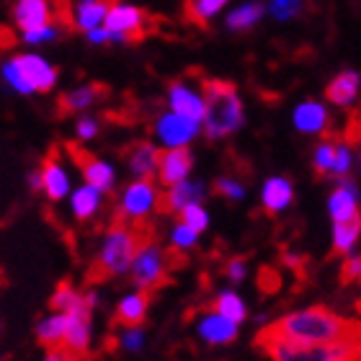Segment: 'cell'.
Returning a JSON list of instances; mask_svg holds the SVG:
<instances>
[{
    "label": "cell",
    "instance_id": "cell-30",
    "mask_svg": "<svg viewBox=\"0 0 361 361\" xmlns=\"http://www.w3.org/2000/svg\"><path fill=\"white\" fill-rule=\"evenodd\" d=\"M98 98H101L98 85H75V88H70L68 93L62 96V106H65V111L80 114L96 104Z\"/></svg>",
    "mask_w": 361,
    "mask_h": 361
},
{
    "label": "cell",
    "instance_id": "cell-29",
    "mask_svg": "<svg viewBox=\"0 0 361 361\" xmlns=\"http://www.w3.org/2000/svg\"><path fill=\"white\" fill-rule=\"evenodd\" d=\"M49 310L54 312H83V310H90L88 302H85V294L78 292L75 286L68 284V281H62L54 294L49 297ZM93 312V310H90Z\"/></svg>",
    "mask_w": 361,
    "mask_h": 361
},
{
    "label": "cell",
    "instance_id": "cell-40",
    "mask_svg": "<svg viewBox=\"0 0 361 361\" xmlns=\"http://www.w3.org/2000/svg\"><path fill=\"white\" fill-rule=\"evenodd\" d=\"M101 132V124H98L96 116H90V114H80L75 121V137L80 140V142H88V140H93V137Z\"/></svg>",
    "mask_w": 361,
    "mask_h": 361
},
{
    "label": "cell",
    "instance_id": "cell-7",
    "mask_svg": "<svg viewBox=\"0 0 361 361\" xmlns=\"http://www.w3.org/2000/svg\"><path fill=\"white\" fill-rule=\"evenodd\" d=\"M158 207H163V196H160L158 186L150 178H135L119 196V219L129 222V225H140L145 219L155 214Z\"/></svg>",
    "mask_w": 361,
    "mask_h": 361
},
{
    "label": "cell",
    "instance_id": "cell-34",
    "mask_svg": "<svg viewBox=\"0 0 361 361\" xmlns=\"http://www.w3.org/2000/svg\"><path fill=\"white\" fill-rule=\"evenodd\" d=\"M199 235L194 227H188L183 219H178L173 227H171V235H168V240H171V248L180 250V253H186V250H194L196 243H199Z\"/></svg>",
    "mask_w": 361,
    "mask_h": 361
},
{
    "label": "cell",
    "instance_id": "cell-44",
    "mask_svg": "<svg viewBox=\"0 0 361 361\" xmlns=\"http://www.w3.org/2000/svg\"><path fill=\"white\" fill-rule=\"evenodd\" d=\"M44 361H78V354H73L68 346H54L47 348Z\"/></svg>",
    "mask_w": 361,
    "mask_h": 361
},
{
    "label": "cell",
    "instance_id": "cell-28",
    "mask_svg": "<svg viewBox=\"0 0 361 361\" xmlns=\"http://www.w3.org/2000/svg\"><path fill=\"white\" fill-rule=\"evenodd\" d=\"M212 307L217 310V312H222L225 317H230L238 325H243L248 320V302L243 300V294L238 289H222V292H217Z\"/></svg>",
    "mask_w": 361,
    "mask_h": 361
},
{
    "label": "cell",
    "instance_id": "cell-25",
    "mask_svg": "<svg viewBox=\"0 0 361 361\" xmlns=\"http://www.w3.org/2000/svg\"><path fill=\"white\" fill-rule=\"evenodd\" d=\"M68 315H70V325H68V336H65V346L78 356L88 354L90 338H93L90 310H83V312H68Z\"/></svg>",
    "mask_w": 361,
    "mask_h": 361
},
{
    "label": "cell",
    "instance_id": "cell-36",
    "mask_svg": "<svg viewBox=\"0 0 361 361\" xmlns=\"http://www.w3.org/2000/svg\"><path fill=\"white\" fill-rule=\"evenodd\" d=\"M178 217L183 219L188 227H194L196 233H207V230H209V212H207V207H204L202 202H199V204H188V207L180 212Z\"/></svg>",
    "mask_w": 361,
    "mask_h": 361
},
{
    "label": "cell",
    "instance_id": "cell-19",
    "mask_svg": "<svg viewBox=\"0 0 361 361\" xmlns=\"http://www.w3.org/2000/svg\"><path fill=\"white\" fill-rule=\"evenodd\" d=\"M52 0H16L13 6V21L21 31L52 23Z\"/></svg>",
    "mask_w": 361,
    "mask_h": 361
},
{
    "label": "cell",
    "instance_id": "cell-4",
    "mask_svg": "<svg viewBox=\"0 0 361 361\" xmlns=\"http://www.w3.org/2000/svg\"><path fill=\"white\" fill-rule=\"evenodd\" d=\"M0 75L8 83V88L31 96V93H49L60 80V73L52 62L37 52H21L3 62Z\"/></svg>",
    "mask_w": 361,
    "mask_h": 361
},
{
    "label": "cell",
    "instance_id": "cell-9",
    "mask_svg": "<svg viewBox=\"0 0 361 361\" xmlns=\"http://www.w3.org/2000/svg\"><path fill=\"white\" fill-rule=\"evenodd\" d=\"M196 336L207 343V346H230L240 336V325L233 323L230 317H225L217 310H204L202 315L196 317Z\"/></svg>",
    "mask_w": 361,
    "mask_h": 361
},
{
    "label": "cell",
    "instance_id": "cell-35",
    "mask_svg": "<svg viewBox=\"0 0 361 361\" xmlns=\"http://www.w3.org/2000/svg\"><path fill=\"white\" fill-rule=\"evenodd\" d=\"M305 6H307V0H271L269 13L276 21H292V18L305 13Z\"/></svg>",
    "mask_w": 361,
    "mask_h": 361
},
{
    "label": "cell",
    "instance_id": "cell-17",
    "mask_svg": "<svg viewBox=\"0 0 361 361\" xmlns=\"http://www.w3.org/2000/svg\"><path fill=\"white\" fill-rule=\"evenodd\" d=\"M207 199V186L202 180H180L176 186H168V191L163 194V209L171 214H180L188 204H199Z\"/></svg>",
    "mask_w": 361,
    "mask_h": 361
},
{
    "label": "cell",
    "instance_id": "cell-47",
    "mask_svg": "<svg viewBox=\"0 0 361 361\" xmlns=\"http://www.w3.org/2000/svg\"><path fill=\"white\" fill-rule=\"evenodd\" d=\"M359 289H361V279H359Z\"/></svg>",
    "mask_w": 361,
    "mask_h": 361
},
{
    "label": "cell",
    "instance_id": "cell-12",
    "mask_svg": "<svg viewBox=\"0 0 361 361\" xmlns=\"http://www.w3.org/2000/svg\"><path fill=\"white\" fill-rule=\"evenodd\" d=\"M168 109L176 114H183L188 119L204 121V111H207V98L199 88H194L186 80H176L168 88Z\"/></svg>",
    "mask_w": 361,
    "mask_h": 361
},
{
    "label": "cell",
    "instance_id": "cell-20",
    "mask_svg": "<svg viewBox=\"0 0 361 361\" xmlns=\"http://www.w3.org/2000/svg\"><path fill=\"white\" fill-rule=\"evenodd\" d=\"M75 163L80 168V173H83V180L90 183V186H96L98 191H111L116 186V171L109 160H101V158H93V155H75Z\"/></svg>",
    "mask_w": 361,
    "mask_h": 361
},
{
    "label": "cell",
    "instance_id": "cell-16",
    "mask_svg": "<svg viewBox=\"0 0 361 361\" xmlns=\"http://www.w3.org/2000/svg\"><path fill=\"white\" fill-rule=\"evenodd\" d=\"M42 191L49 196V202H62L73 191L68 168L57 155H49L44 160V166H42Z\"/></svg>",
    "mask_w": 361,
    "mask_h": 361
},
{
    "label": "cell",
    "instance_id": "cell-22",
    "mask_svg": "<svg viewBox=\"0 0 361 361\" xmlns=\"http://www.w3.org/2000/svg\"><path fill=\"white\" fill-rule=\"evenodd\" d=\"M359 90H361V75L356 70H343L338 75L333 78L328 88H325V98L331 101L333 106H341V109H346L351 106L359 98Z\"/></svg>",
    "mask_w": 361,
    "mask_h": 361
},
{
    "label": "cell",
    "instance_id": "cell-23",
    "mask_svg": "<svg viewBox=\"0 0 361 361\" xmlns=\"http://www.w3.org/2000/svg\"><path fill=\"white\" fill-rule=\"evenodd\" d=\"M104 207V191H98L96 186L83 183L70 191V212L78 222H85V219H93Z\"/></svg>",
    "mask_w": 361,
    "mask_h": 361
},
{
    "label": "cell",
    "instance_id": "cell-5",
    "mask_svg": "<svg viewBox=\"0 0 361 361\" xmlns=\"http://www.w3.org/2000/svg\"><path fill=\"white\" fill-rule=\"evenodd\" d=\"M140 243H142V238L129 222H116V225L109 227L96 256V269L101 271V276H124V274H129Z\"/></svg>",
    "mask_w": 361,
    "mask_h": 361
},
{
    "label": "cell",
    "instance_id": "cell-1",
    "mask_svg": "<svg viewBox=\"0 0 361 361\" xmlns=\"http://www.w3.org/2000/svg\"><path fill=\"white\" fill-rule=\"evenodd\" d=\"M266 331L289 341H305V343H338V341L356 338L354 323H348L343 315L320 305L292 310L279 317L276 323H271Z\"/></svg>",
    "mask_w": 361,
    "mask_h": 361
},
{
    "label": "cell",
    "instance_id": "cell-15",
    "mask_svg": "<svg viewBox=\"0 0 361 361\" xmlns=\"http://www.w3.org/2000/svg\"><path fill=\"white\" fill-rule=\"evenodd\" d=\"M109 8H111V0H73V6H70V23L78 31L88 34V31L104 26Z\"/></svg>",
    "mask_w": 361,
    "mask_h": 361
},
{
    "label": "cell",
    "instance_id": "cell-8",
    "mask_svg": "<svg viewBox=\"0 0 361 361\" xmlns=\"http://www.w3.org/2000/svg\"><path fill=\"white\" fill-rule=\"evenodd\" d=\"M202 121H194L183 116V114L176 111H163L152 124V132H155V140L163 147H188L194 142L199 132H202Z\"/></svg>",
    "mask_w": 361,
    "mask_h": 361
},
{
    "label": "cell",
    "instance_id": "cell-46",
    "mask_svg": "<svg viewBox=\"0 0 361 361\" xmlns=\"http://www.w3.org/2000/svg\"><path fill=\"white\" fill-rule=\"evenodd\" d=\"M281 258H284V264L292 266V269H297V266L302 264V256H300V253H292V250H286V253Z\"/></svg>",
    "mask_w": 361,
    "mask_h": 361
},
{
    "label": "cell",
    "instance_id": "cell-6",
    "mask_svg": "<svg viewBox=\"0 0 361 361\" xmlns=\"http://www.w3.org/2000/svg\"><path fill=\"white\" fill-rule=\"evenodd\" d=\"M168 269H171V261H168V250H163L155 240H142L140 248H137V256L132 261V284L137 289H145V292H152L158 286L166 284Z\"/></svg>",
    "mask_w": 361,
    "mask_h": 361
},
{
    "label": "cell",
    "instance_id": "cell-37",
    "mask_svg": "<svg viewBox=\"0 0 361 361\" xmlns=\"http://www.w3.org/2000/svg\"><path fill=\"white\" fill-rule=\"evenodd\" d=\"M214 191H217L219 196L230 199V202H243V199H245V194H248L240 180L230 178V176H222V178L214 180Z\"/></svg>",
    "mask_w": 361,
    "mask_h": 361
},
{
    "label": "cell",
    "instance_id": "cell-10",
    "mask_svg": "<svg viewBox=\"0 0 361 361\" xmlns=\"http://www.w3.org/2000/svg\"><path fill=\"white\" fill-rule=\"evenodd\" d=\"M104 26L111 31H119V34H127L135 42L147 31V13L140 6L129 3V0H111V8L106 13Z\"/></svg>",
    "mask_w": 361,
    "mask_h": 361
},
{
    "label": "cell",
    "instance_id": "cell-13",
    "mask_svg": "<svg viewBox=\"0 0 361 361\" xmlns=\"http://www.w3.org/2000/svg\"><path fill=\"white\" fill-rule=\"evenodd\" d=\"M194 171V155L188 147H166L160 155V168H158V183L160 186H176L180 180H186Z\"/></svg>",
    "mask_w": 361,
    "mask_h": 361
},
{
    "label": "cell",
    "instance_id": "cell-2",
    "mask_svg": "<svg viewBox=\"0 0 361 361\" xmlns=\"http://www.w3.org/2000/svg\"><path fill=\"white\" fill-rule=\"evenodd\" d=\"M258 346L271 361H359L361 343L356 338L338 343H305V341L281 338L276 333L261 328Z\"/></svg>",
    "mask_w": 361,
    "mask_h": 361
},
{
    "label": "cell",
    "instance_id": "cell-43",
    "mask_svg": "<svg viewBox=\"0 0 361 361\" xmlns=\"http://www.w3.org/2000/svg\"><path fill=\"white\" fill-rule=\"evenodd\" d=\"M85 39H88L90 44H114V31L111 29H106V26H98V29L88 31L85 34Z\"/></svg>",
    "mask_w": 361,
    "mask_h": 361
},
{
    "label": "cell",
    "instance_id": "cell-11",
    "mask_svg": "<svg viewBox=\"0 0 361 361\" xmlns=\"http://www.w3.org/2000/svg\"><path fill=\"white\" fill-rule=\"evenodd\" d=\"M328 217L331 222H348L361 217V188L348 176L336 180V188L328 196Z\"/></svg>",
    "mask_w": 361,
    "mask_h": 361
},
{
    "label": "cell",
    "instance_id": "cell-24",
    "mask_svg": "<svg viewBox=\"0 0 361 361\" xmlns=\"http://www.w3.org/2000/svg\"><path fill=\"white\" fill-rule=\"evenodd\" d=\"M147 310H150V292L135 289V292L124 294L119 300V305H116V320L124 328L127 325H142L145 317H147Z\"/></svg>",
    "mask_w": 361,
    "mask_h": 361
},
{
    "label": "cell",
    "instance_id": "cell-32",
    "mask_svg": "<svg viewBox=\"0 0 361 361\" xmlns=\"http://www.w3.org/2000/svg\"><path fill=\"white\" fill-rule=\"evenodd\" d=\"M336 150H338V140H323L317 142L315 152H312V166H315V173L323 176V178H333V166H336Z\"/></svg>",
    "mask_w": 361,
    "mask_h": 361
},
{
    "label": "cell",
    "instance_id": "cell-39",
    "mask_svg": "<svg viewBox=\"0 0 361 361\" xmlns=\"http://www.w3.org/2000/svg\"><path fill=\"white\" fill-rule=\"evenodd\" d=\"M145 328L142 325H127L124 328V333H121V338H119V343H121V348L124 351H142V346H145Z\"/></svg>",
    "mask_w": 361,
    "mask_h": 361
},
{
    "label": "cell",
    "instance_id": "cell-33",
    "mask_svg": "<svg viewBox=\"0 0 361 361\" xmlns=\"http://www.w3.org/2000/svg\"><path fill=\"white\" fill-rule=\"evenodd\" d=\"M230 0H188L186 16L194 23H209Z\"/></svg>",
    "mask_w": 361,
    "mask_h": 361
},
{
    "label": "cell",
    "instance_id": "cell-27",
    "mask_svg": "<svg viewBox=\"0 0 361 361\" xmlns=\"http://www.w3.org/2000/svg\"><path fill=\"white\" fill-rule=\"evenodd\" d=\"M68 325H70V315L68 312H54L39 320L37 325V338L39 343H44L47 348L62 346L65 343V336H68Z\"/></svg>",
    "mask_w": 361,
    "mask_h": 361
},
{
    "label": "cell",
    "instance_id": "cell-21",
    "mask_svg": "<svg viewBox=\"0 0 361 361\" xmlns=\"http://www.w3.org/2000/svg\"><path fill=\"white\" fill-rule=\"evenodd\" d=\"M160 147L155 142H137L127 152V168L135 178H152L160 168Z\"/></svg>",
    "mask_w": 361,
    "mask_h": 361
},
{
    "label": "cell",
    "instance_id": "cell-18",
    "mask_svg": "<svg viewBox=\"0 0 361 361\" xmlns=\"http://www.w3.org/2000/svg\"><path fill=\"white\" fill-rule=\"evenodd\" d=\"M294 127L300 129L302 135H325L328 124H331V114L320 101H302L294 109Z\"/></svg>",
    "mask_w": 361,
    "mask_h": 361
},
{
    "label": "cell",
    "instance_id": "cell-42",
    "mask_svg": "<svg viewBox=\"0 0 361 361\" xmlns=\"http://www.w3.org/2000/svg\"><path fill=\"white\" fill-rule=\"evenodd\" d=\"M341 276H343V281H359L361 279V256H348L346 264H343V271H341Z\"/></svg>",
    "mask_w": 361,
    "mask_h": 361
},
{
    "label": "cell",
    "instance_id": "cell-3",
    "mask_svg": "<svg viewBox=\"0 0 361 361\" xmlns=\"http://www.w3.org/2000/svg\"><path fill=\"white\" fill-rule=\"evenodd\" d=\"M204 98H207V111H204V135L207 140H225L235 135L245 124V109L233 83L227 80H207L204 83Z\"/></svg>",
    "mask_w": 361,
    "mask_h": 361
},
{
    "label": "cell",
    "instance_id": "cell-31",
    "mask_svg": "<svg viewBox=\"0 0 361 361\" xmlns=\"http://www.w3.org/2000/svg\"><path fill=\"white\" fill-rule=\"evenodd\" d=\"M264 13H266V6H261V3H245V6L235 8L233 13L227 16V29L245 31L250 26H256L264 18Z\"/></svg>",
    "mask_w": 361,
    "mask_h": 361
},
{
    "label": "cell",
    "instance_id": "cell-45",
    "mask_svg": "<svg viewBox=\"0 0 361 361\" xmlns=\"http://www.w3.org/2000/svg\"><path fill=\"white\" fill-rule=\"evenodd\" d=\"M29 188L31 191H42V171H31L29 173Z\"/></svg>",
    "mask_w": 361,
    "mask_h": 361
},
{
    "label": "cell",
    "instance_id": "cell-38",
    "mask_svg": "<svg viewBox=\"0 0 361 361\" xmlns=\"http://www.w3.org/2000/svg\"><path fill=\"white\" fill-rule=\"evenodd\" d=\"M60 37V29L54 26V23H44V26H37V29H29L23 31V42L31 47H39V44H49L54 39Z\"/></svg>",
    "mask_w": 361,
    "mask_h": 361
},
{
    "label": "cell",
    "instance_id": "cell-14",
    "mask_svg": "<svg viewBox=\"0 0 361 361\" xmlns=\"http://www.w3.org/2000/svg\"><path fill=\"white\" fill-rule=\"evenodd\" d=\"M294 202V186L292 180L284 178V176H271L264 180L261 186V207H264L266 214L276 217L281 212H286Z\"/></svg>",
    "mask_w": 361,
    "mask_h": 361
},
{
    "label": "cell",
    "instance_id": "cell-26",
    "mask_svg": "<svg viewBox=\"0 0 361 361\" xmlns=\"http://www.w3.org/2000/svg\"><path fill=\"white\" fill-rule=\"evenodd\" d=\"M333 253L338 256H354L361 243V217L348 219V222H333L331 230Z\"/></svg>",
    "mask_w": 361,
    "mask_h": 361
},
{
    "label": "cell",
    "instance_id": "cell-41",
    "mask_svg": "<svg viewBox=\"0 0 361 361\" xmlns=\"http://www.w3.org/2000/svg\"><path fill=\"white\" fill-rule=\"evenodd\" d=\"M225 279L230 284H243L248 279V261L245 258H230L225 264Z\"/></svg>",
    "mask_w": 361,
    "mask_h": 361
}]
</instances>
